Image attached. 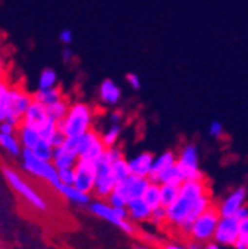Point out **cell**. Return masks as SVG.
I'll return each mask as SVG.
<instances>
[{"label": "cell", "instance_id": "74e56055", "mask_svg": "<svg viewBox=\"0 0 248 249\" xmlns=\"http://www.w3.org/2000/svg\"><path fill=\"white\" fill-rule=\"evenodd\" d=\"M58 177L63 185H75V169H61L58 170Z\"/></svg>", "mask_w": 248, "mask_h": 249}, {"label": "cell", "instance_id": "277c9868", "mask_svg": "<svg viewBox=\"0 0 248 249\" xmlns=\"http://www.w3.org/2000/svg\"><path fill=\"white\" fill-rule=\"evenodd\" d=\"M2 173L11 189L14 190L21 199H24L31 207H34L38 211H47V202L44 201V197L37 192L29 182L24 181L17 170H14L9 166H3Z\"/></svg>", "mask_w": 248, "mask_h": 249}, {"label": "cell", "instance_id": "7c38bea8", "mask_svg": "<svg viewBox=\"0 0 248 249\" xmlns=\"http://www.w3.org/2000/svg\"><path fill=\"white\" fill-rule=\"evenodd\" d=\"M150 179L148 178H140V177H128L127 179H123L120 182H117L116 185V190L120 192L123 196H125V199L128 201H133V199H139L143 196L145 190L148 189V185H150Z\"/></svg>", "mask_w": 248, "mask_h": 249}, {"label": "cell", "instance_id": "2e32d148", "mask_svg": "<svg viewBox=\"0 0 248 249\" xmlns=\"http://www.w3.org/2000/svg\"><path fill=\"white\" fill-rule=\"evenodd\" d=\"M122 97V90L120 87L113 81V79H104L99 85V99L104 105L114 107L119 104Z\"/></svg>", "mask_w": 248, "mask_h": 249}, {"label": "cell", "instance_id": "83f0119b", "mask_svg": "<svg viewBox=\"0 0 248 249\" xmlns=\"http://www.w3.org/2000/svg\"><path fill=\"white\" fill-rule=\"evenodd\" d=\"M58 74L54 69H44L41 70L40 76H38V90H47V89H54L58 87Z\"/></svg>", "mask_w": 248, "mask_h": 249}, {"label": "cell", "instance_id": "ba28073f", "mask_svg": "<svg viewBox=\"0 0 248 249\" xmlns=\"http://www.w3.org/2000/svg\"><path fill=\"white\" fill-rule=\"evenodd\" d=\"M117 179L114 178L113 172H111V164L107 161L101 160L96 163V181H95V190L93 195L96 199H107L110 193L116 189Z\"/></svg>", "mask_w": 248, "mask_h": 249}, {"label": "cell", "instance_id": "5b68a950", "mask_svg": "<svg viewBox=\"0 0 248 249\" xmlns=\"http://www.w3.org/2000/svg\"><path fill=\"white\" fill-rule=\"evenodd\" d=\"M219 219H221V214H219L218 205H212L207 211H204L203 214H200L195 219L191 234H189V239L201 245L213 242Z\"/></svg>", "mask_w": 248, "mask_h": 249}, {"label": "cell", "instance_id": "7bdbcfd3", "mask_svg": "<svg viewBox=\"0 0 248 249\" xmlns=\"http://www.w3.org/2000/svg\"><path fill=\"white\" fill-rule=\"evenodd\" d=\"M0 134H17V128L8 122L0 123Z\"/></svg>", "mask_w": 248, "mask_h": 249}, {"label": "cell", "instance_id": "7dc6e473", "mask_svg": "<svg viewBox=\"0 0 248 249\" xmlns=\"http://www.w3.org/2000/svg\"><path fill=\"white\" fill-rule=\"evenodd\" d=\"M163 249H189L188 246H183V245H178V243H168L163 246Z\"/></svg>", "mask_w": 248, "mask_h": 249}, {"label": "cell", "instance_id": "c3c4849f", "mask_svg": "<svg viewBox=\"0 0 248 249\" xmlns=\"http://www.w3.org/2000/svg\"><path fill=\"white\" fill-rule=\"evenodd\" d=\"M188 248H189V249H204V245H201V243H198V242H193V240H191V242L188 243Z\"/></svg>", "mask_w": 248, "mask_h": 249}, {"label": "cell", "instance_id": "4fadbf2b", "mask_svg": "<svg viewBox=\"0 0 248 249\" xmlns=\"http://www.w3.org/2000/svg\"><path fill=\"white\" fill-rule=\"evenodd\" d=\"M154 155L151 152H142L139 155L133 157L128 160L131 175L134 177H140V178H150L151 175V169L154 164Z\"/></svg>", "mask_w": 248, "mask_h": 249}, {"label": "cell", "instance_id": "52a82bcc", "mask_svg": "<svg viewBox=\"0 0 248 249\" xmlns=\"http://www.w3.org/2000/svg\"><path fill=\"white\" fill-rule=\"evenodd\" d=\"M32 102H34V94H29L26 90H23L21 87L12 85L11 87V107H9V114H8L6 122L14 124L16 128H19Z\"/></svg>", "mask_w": 248, "mask_h": 249}, {"label": "cell", "instance_id": "4dcf8cb0", "mask_svg": "<svg viewBox=\"0 0 248 249\" xmlns=\"http://www.w3.org/2000/svg\"><path fill=\"white\" fill-rule=\"evenodd\" d=\"M111 172H113V175L117 179V182H120L123 179H127L128 177H131V170H130L128 160H125V158L117 160L116 163L111 164Z\"/></svg>", "mask_w": 248, "mask_h": 249}, {"label": "cell", "instance_id": "8fae6325", "mask_svg": "<svg viewBox=\"0 0 248 249\" xmlns=\"http://www.w3.org/2000/svg\"><path fill=\"white\" fill-rule=\"evenodd\" d=\"M96 181V164L79 160L75 166V187L84 193L92 195Z\"/></svg>", "mask_w": 248, "mask_h": 249}, {"label": "cell", "instance_id": "681fc988", "mask_svg": "<svg viewBox=\"0 0 248 249\" xmlns=\"http://www.w3.org/2000/svg\"><path fill=\"white\" fill-rule=\"evenodd\" d=\"M5 61H3V56L0 55V79H3V76H5Z\"/></svg>", "mask_w": 248, "mask_h": 249}, {"label": "cell", "instance_id": "f546056e", "mask_svg": "<svg viewBox=\"0 0 248 249\" xmlns=\"http://www.w3.org/2000/svg\"><path fill=\"white\" fill-rule=\"evenodd\" d=\"M162 185V207L168 208L180 197V187L169 185V184H160Z\"/></svg>", "mask_w": 248, "mask_h": 249}, {"label": "cell", "instance_id": "7402d4cb", "mask_svg": "<svg viewBox=\"0 0 248 249\" xmlns=\"http://www.w3.org/2000/svg\"><path fill=\"white\" fill-rule=\"evenodd\" d=\"M63 97H64V94L61 91L59 87H54V89H47V90H37L34 93V101L40 102L44 107L52 105V104L61 101Z\"/></svg>", "mask_w": 248, "mask_h": 249}, {"label": "cell", "instance_id": "5bb4252c", "mask_svg": "<svg viewBox=\"0 0 248 249\" xmlns=\"http://www.w3.org/2000/svg\"><path fill=\"white\" fill-rule=\"evenodd\" d=\"M177 164V155L175 152H172V151H166L163 154H160L158 157L154 158V164H153V169H151V175H150V179L151 182H157L158 184V179L160 177L163 175V173L173 167Z\"/></svg>", "mask_w": 248, "mask_h": 249}, {"label": "cell", "instance_id": "30bf717a", "mask_svg": "<svg viewBox=\"0 0 248 249\" xmlns=\"http://www.w3.org/2000/svg\"><path fill=\"white\" fill-rule=\"evenodd\" d=\"M247 187L241 185L238 189H234L233 192H230L222 201L218 204V210L221 217H230V216H236L238 211L247 205Z\"/></svg>", "mask_w": 248, "mask_h": 249}, {"label": "cell", "instance_id": "816d5d0a", "mask_svg": "<svg viewBox=\"0 0 248 249\" xmlns=\"http://www.w3.org/2000/svg\"><path fill=\"white\" fill-rule=\"evenodd\" d=\"M134 249H153V248L146 245H139V246H134Z\"/></svg>", "mask_w": 248, "mask_h": 249}, {"label": "cell", "instance_id": "9c48e42d", "mask_svg": "<svg viewBox=\"0 0 248 249\" xmlns=\"http://www.w3.org/2000/svg\"><path fill=\"white\" fill-rule=\"evenodd\" d=\"M238 239H239V220L234 216L221 217L215 231L213 242L226 248H234Z\"/></svg>", "mask_w": 248, "mask_h": 249}, {"label": "cell", "instance_id": "8992f818", "mask_svg": "<svg viewBox=\"0 0 248 249\" xmlns=\"http://www.w3.org/2000/svg\"><path fill=\"white\" fill-rule=\"evenodd\" d=\"M177 166L183 172L184 179H204V173L200 169V154L198 147L192 143L183 146L180 154L177 155Z\"/></svg>", "mask_w": 248, "mask_h": 249}, {"label": "cell", "instance_id": "ee69618b", "mask_svg": "<svg viewBox=\"0 0 248 249\" xmlns=\"http://www.w3.org/2000/svg\"><path fill=\"white\" fill-rule=\"evenodd\" d=\"M234 217H236L239 222H241V220H244V219H247V217H248V205H244V207L238 211L236 216H234Z\"/></svg>", "mask_w": 248, "mask_h": 249}, {"label": "cell", "instance_id": "4316f807", "mask_svg": "<svg viewBox=\"0 0 248 249\" xmlns=\"http://www.w3.org/2000/svg\"><path fill=\"white\" fill-rule=\"evenodd\" d=\"M184 175L180 170V167L175 164L173 167L168 169L162 177L158 179V184H169V185H175V187H181V184L184 182Z\"/></svg>", "mask_w": 248, "mask_h": 249}, {"label": "cell", "instance_id": "9a60e30c", "mask_svg": "<svg viewBox=\"0 0 248 249\" xmlns=\"http://www.w3.org/2000/svg\"><path fill=\"white\" fill-rule=\"evenodd\" d=\"M210 193L207 179H189L184 181L180 187V196L189 201H196L198 197Z\"/></svg>", "mask_w": 248, "mask_h": 249}, {"label": "cell", "instance_id": "b9f144b4", "mask_svg": "<svg viewBox=\"0 0 248 249\" xmlns=\"http://www.w3.org/2000/svg\"><path fill=\"white\" fill-rule=\"evenodd\" d=\"M66 139H67V137L64 135V132L58 131V132L54 135V139L51 140V144H52L54 147H59V146H63V144H64Z\"/></svg>", "mask_w": 248, "mask_h": 249}, {"label": "cell", "instance_id": "ffe728a7", "mask_svg": "<svg viewBox=\"0 0 248 249\" xmlns=\"http://www.w3.org/2000/svg\"><path fill=\"white\" fill-rule=\"evenodd\" d=\"M78 161H79L78 155L67 151L64 146H59V147L54 149L52 163L58 170H61V169H75V166L78 164Z\"/></svg>", "mask_w": 248, "mask_h": 249}, {"label": "cell", "instance_id": "e0dca14e", "mask_svg": "<svg viewBox=\"0 0 248 249\" xmlns=\"http://www.w3.org/2000/svg\"><path fill=\"white\" fill-rule=\"evenodd\" d=\"M128 210V217L134 223H142V222H150L151 214H153V208L145 202L143 197L139 199H133L130 204L127 205Z\"/></svg>", "mask_w": 248, "mask_h": 249}, {"label": "cell", "instance_id": "d6a6232c", "mask_svg": "<svg viewBox=\"0 0 248 249\" xmlns=\"http://www.w3.org/2000/svg\"><path fill=\"white\" fill-rule=\"evenodd\" d=\"M38 131H40V135H41V139H43V140L51 142V140L54 139V135L59 131V128H58V122L49 117V119L41 124V126L38 128Z\"/></svg>", "mask_w": 248, "mask_h": 249}, {"label": "cell", "instance_id": "f6af8a7d", "mask_svg": "<svg viewBox=\"0 0 248 249\" xmlns=\"http://www.w3.org/2000/svg\"><path fill=\"white\" fill-rule=\"evenodd\" d=\"M120 120H122V116H120V113H113L110 116V122H111V124H120Z\"/></svg>", "mask_w": 248, "mask_h": 249}, {"label": "cell", "instance_id": "e575fe53", "mask_svg": "<svg viewBox=\"0 0 248 249\" xmlns=\"http://www.w3.org/2000/svg\"><path fill=\"white\" fill-rule=\"evenodd\" d=\"M150 222L155 227H165L168 225V213H166V208L165 207H158L155 210H153V214Z\"/></svg>", "mask_w": 248, "mask_h": 249}, {"label": "cell", "instance_id": "ab89813d", "mask_svg": "<svg viewBox=\"0 0 248 249\" xmlns=\"http://www.w3.org/2000/svg\"><path fill=\"white\" fill-rule=\"evenodd\" d=\"M127 82L130 84L131 89L134 90H139L140 87H142V81H140V76L137 73H128L127 74Z\"/></svg>", "mask_w": 248, "mask_h": 249}, {"label": "cell", "instance_id": "bcb514c9", "mask_svg": "<svg viewBox=\"0 0 248 249\" xmlns=\"http://www.w3.org/2000/svg\"><path fill=\"white\" fill-rule=\"evenodd\" d=\"M204 249H227L226 246H222L216 242H210V243H206L204 245Z\"/></svg>", "mask_w": 248, "mask_h": 249}, {"label": "cell", "instance_id": "7a4b0ae2", "mask_svg": "<svg viewBox=\"0 0 248 249\" xmlns=\"http://www.w3.org/2000/svg\"><path fill=\"white\" fill-rule=\"evenodd\" d=\"M89 210L92 214L113 223V225H116L117 228H120L123 232H127L130 235L135 234V231H137L135 223L130 220L128 217L127 207L116 208V207H111L105 199H95V201L89 204Z\"/></svg>", "mask_w": 248, "mask_h": 249}, {"label": "cell", "instance_id": "3957f363", "mask_svg": "<svg viewBox=\"0 0 248 249\" xmlns=\"http://www.w3.org/2000/svg\"><path fill=\"white\" fill-rule=\"evenodd\" d=\"M21 167L24 172H28L29 175L49 182L55 190H58V187L61 185L59 177H58V169L54 166L52 161L40 160L38 157L34 155L32 151H28V149H23L21 151Z\"/></svg>", "mask_w": 248, "mask_h": 249}, {"label": "cell", "instance_id": "484cf974", "mask_svg": "<svg viewBox=\"0 0 248 249\" xmlns=\"http://www.w3.org/2000/svg\"><path fill=\"white\" fill-rule=\"evenodd\" d=\"M70 105H72V104H69L67 99L63 97L61 101H58V102H55V104H52V105L46 107V109H47V116L51 117V119H54V120H57V122H61L63 119H66V116H67V113H69V109H70Z\"/></svg>", "mask_w": 248, "mask_h": 249}, {"label": "cell", "instance_id": "cb8c5ba5", "mask_svg": "<svg viewBox=\"0 0 248 249\" xmlns=\"http://www.w3.org/2000/svg\"><path fill=\"white\" fill-rule=\"evenodd\" d=\"M142 197L153 210L162 207V185L157 182H150Z\"/></svg>", "mask_w": 248, "mask_h": 249}, {"label": "cell", "instance_id": "d6986e66", "mask_svg": "<svg viewBox=\"0 0 248 249\" xmlns=\"http://www.w3.org/2000/svg\"><path fill=\"white\" fill-rule=\"evenodd\" d=\"M47 119H49V116H47L46 107L41 105L40 102L34 101L31 104V107L28 108V111H26V114H24L21 123L29 124V126H34V128H40Z\"/></svg>", "mask_w": 248, "mask_h": 249}, {"label": "cell", "instance_id": "ac0fdd59", "mask_svg": "<svg viewBox=\"0 0 248 249\" xmlns=\"http://www.w3.org/2000/svg\"><path fill=\"white\" fill-rule=\"evenodd\" d=\"M17 137L21 143V147L28 149V151H34V147L43 140L38 128L29 126V124H24V123H21L17 128Z\"/></svg>", "mask_w": 248, "mask_h": 249}, {"label": "cell", "instance_id": "60d3db41", "mask_svg": "<svg viewBox=\"0 0 248 249\" xmlns=\"http://www.w3.org/2000/svg\"><path fill=\"white\" fill-rule=\"evenodd\" d=\"M59 41L63 43L64 46H69V44H72V41H73V32L70 31V29H63L59 32Z\"/></svg>", "mask_w": 248, "mask_h": 249}, {"label": "cell", "instance_id": "44dd1931", "mask_svg": "<svg viewBox=\"0 0 248 249\" xmlns=\"http://www.w3.org/2000/svg\"><path fill=\"white\" fill-rule=\"evenodd\" d=\"M61 195H63L69 202L78 204V205H89L92 202V195L84 193L79 189H76L75 185H63L61 184L58 187V190Z\"/></svg>", "mask_w": 248, "mask_h": 249}, {"label": "cell", "instance_id": "d590c367", "mask_svg": "<svg viewBox=\"0 0 248 249\" xmlns=\"http://www.w3.org/2000/svg\"><path fill=\"white\" fill-rule=\"evenodd\" d=\"M120 158H125V157H123V152H122V149H120L119 146L107 147V149H105V152H104V157H102V160L107 161L108 164L116 163V161L120 160Z\"/></svg>", "mask_w": 248, "mask_h": 249}, {"label": "cell", "instance_id": "f907efd6", "mask_svg": "<svg viewBox=\"0 0 248 249\" xmlns=\"http://www.w3.org/2000/svg\"><path fill=\"white\" fill-rule=\"evenodd\" d=\"M63 58H64L66 61H70V59L73 58V53H72L70 49H64V52H63Z\"/></svg>", "mask_w": 248, "mask_h": 249}, {"label": "cell", "instance_id": "603a6c76", "mask_svg": "<svg viewBox=\"0 0 248 249\" xmlns=\"http://www.w3.org/2000/svg\"><path fill=\"white\" fill-rule=\"evenodd\" d=\"M11 87L5 79H0V123L6 122L11 107Z\"/></svg>", "mask_w": 248, "mask_h": 249}, {"label": "cell", "instance_id": "d4e9b609", "mask_svg": "<svg viewBox=\"0 0 248 249\" xmlns=\"http://www.w3.org/2000/svg\"><path fill=\"white\" fill-rule=\"evenodd\" d=\"M0 146L11 155H21V143L17 134H0Z\"/></svg>", "mask_w": 248, "mask_h": 249}, {"label": "cell", "instance_id": "836d02e7", "mask_svg": "<svg viewBox=\"0 0 248 249\" xmlns=\"http://www.w3.org/2000/svg\"><path fill=\"white\" fill-rule=\"evenodd\" d=\"M234 249H248V217L239 222V239Z\"/></svg>", "mask_w": 248, "mask_h": 249}, {"label": "cell", "instance_id": "8d00e7d4", "mask_svg": "<svg viewBox=\"0 0 248 249\" xmlns=\"http://www.w3.org/2000/svg\"><path fill=\"white\" fill-rule=\"evenodd\" d=\"M105 201H107L111 207H116V208H122V207H127V205H128V201L125 199V196H123L120 192H117L116 189L110 193V196L105 199Z\"/></svg>", "mask_w": 248, "mask_h": 249}, {"label": "cell", "instance_id": "1f68e13d", "mask_svg": "<svg viewBox=\"0 0 248 249\" xmlns=\"http://www.w3.org/2000/svg\"><path fill=\"white\" fill-rule=\"evenodd\" d=\"M54 146L51 144V142L47 140H41L38 144L34 147V155L38 157L40 160H44V161H52V157H54Z\"/></svg>", "mask_w": 248, "mask_h": 249}, {"label": "cell", "instance_id": "f35d334b", "mask_svg": "<svg viewBox=\"0 0 248 249\" xmlns=\"http://www.w3.org/2000/svg\"><path fill=\"white\" fill-rule=\"evenodd\" d=\"M209 134L213 137V139H221L224 135V124L218 120H213L209 124Z\"/></svg>", "mask_w": 248, "mask_h": 249}, {"label": "cell", "instance_id": "6da1fadb", "mask_svg": "<svg viewBox=\"0 0 248 249\" xmlns=\"http://www.w3.org/2000/svg\"><path fill=\"white\" fill-rule=\"evenodd\" d=\"M93 111L90 105L85 102H73L70 109L61 122H58V128L64 132L66 137H79L93 128Z\"/></svg>", "mask_w": 248, "mask_h": 249}, {"label": "cell", "instance_id": "f1b7e54d", "mask_svg": "<svg viewBox=\"0 0 248 249\" xmlns=\"http://www.w3.org/2000/svg\"><path fill=\"white\" fill-rule=\"evenodd\" d=\"M120 134H122L120 124H110V126L101 134L102 143H104L107 147L117 146V142H119V139H120Z\"/></svg>", "mask_w": 248, "mask_h": 249}]
</instances>
